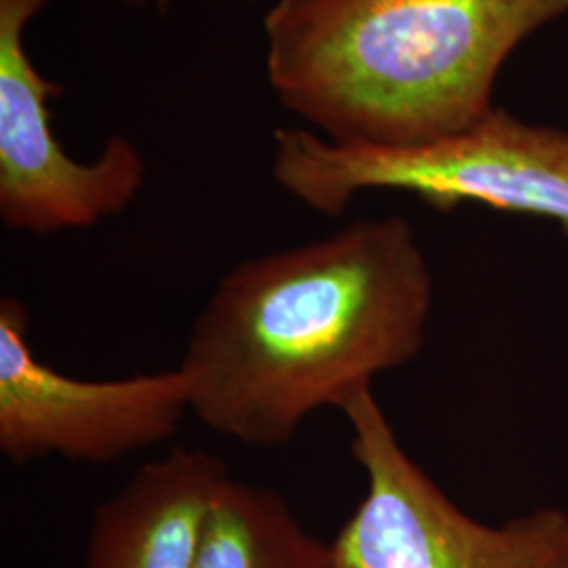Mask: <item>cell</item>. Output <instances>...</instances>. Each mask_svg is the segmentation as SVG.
Instances as JSON below:
<instances>
[{
    "label": "cell",
    "mask_w": 568,
    "mask_h": 568,
    "mask_svg": "<svg viewBox=\"0 0 568 568\" xmlns=\"http://www.w3.org/2000/svg\"><path fill=\"white\" fill-rule=\"evenodd\" d=\"M230 478L220 457L171 448L100 504L82 568H194L206 511Z\"/></svg>",
    "instance_id": "cell-7"
},
{
    "label": "cell",
    "mask_w": 568,
    "mask_h": 568,
    "mask_svg": "<svg viewBox=\"0 0 568 568\" xmlns=\"http://www.w3.org/2000/svg\"><path fill=\"white\" fill-rule=\"evenodd\" d=\"M178 0H148V7H152L156 13H169Z\"/></svg>",
    "instance_id": "cell-9"
},
{
    "label": "cell",
    "mask_w": 568,
    "mask_h": 568,
    "mask_svg": "<svg viewBox=\"0 0 568 568\" xmlns=\"http://www.w3.org/2000/svg\"><path fill=\"white\" fill-rule=\"evenodd\" d=\"M568 0H274L265 77L335 143L417 145L493 110L509 53Z\"/></svg>",
    "instance_id": "cell-2"
},
{
    "label": "cell",
    "mask_w": 568,
    "mask_h": 568,
    "mask_svg": "<svg viewBox=\"0 0 568 568\" xmlns=\"http://www.w3.org/2000/svg\"><path fill=\"white\" fill-rule=\"evenodd\" d=\"M194 568H335V558L278 490L230 476L206 511Z\"/></svg>",
    "instance_id": "cell-8"
},
{
    "label": "cell",
    "mask_w": 568,
    "mask_h": 568,
    "mask_svg": "<svg viewBox=\"0 0 568 568\" xmlns=\"http://www.w3.org/2000/svg\"><path fill=\"white\" fill-rule=\"evenodd\" d=\"M187 413L180 368L110 382L70 377L34 354L26 304L0 300V453L9 464L51 455L112 464L173 438Z\"/></svg>",
    "instance_id": "cell-6"
},
{
    "label": "cell",
    "mask_w": 568,
    "mask_h": 568,
    "mask_svg": "<svg viewBox=\"0 0 568 568\" xmlns=\"http://www.w3.org/2000/svg\"><path fill=\"white\" fill-rule=\"evenodd\" d=\"M434 281L405 217L358 220L225 272L190 328V413L244 447L288 445L305 419L410 363Z\"/></svg>",
    "instance_id": "cell-1"
},
{
    "label": "cell",
    "mask_w": 568,
    "mask_h": 568,
    "mask_svg": "<svg viewBox=\"0 0 568 568\" xmlns=\"http://www.w3.org/2000/svg\"><path fill=\"white\" fill-rule=\"evenodd\" d=\"M339 410L366 493L331 541L335 568H568L565 509L483 525L406 455L371 387Z\"/></svg>",
    "instance_id": "cell-4"
},
{
    "label": "cell",
    "mask_w": 568,
    "mask_h": 568,
    "mask_svg": "<svg viewBox=\"0 0 568 568\" xmlns=\"http://www.w3.org/2000/svg\"><path fill=\"white\" fill-rule=\"evenodd\" d=\"M270 175L295 201L342 215L366 190H400L453 211L464 203L546 217L568 236V131L493 108L447 138L417 145L328 142L312 129L272 135Z\"/></svg>",
    "instance_id": "cell-3"
},
{
    "label": "cell",
    "mask_w": 568,
    "mask_h": 568,
    "mask_svg": "<svg viewBox=\"0 0 568 568\" xmlns=\"http://www.w3.org/2000/svg\"><path fill=\"white\" fill-rule=\"evenodd\" d=\"M116 2H121L124 7H133V9H142V7H148V0H116Z\"/></svg>",
    "instance_id": "cell-10"
},
{
    "label": "cell",
    "mask_w": 568,
    "mask_h": 568,
    "mask_svg": "<svg viewBox=\"0 0 568 568\" xmlns=\"http://www.w3.org/2000/svg\"><path fill=\"white\" fill-rule=\"evenodd\" d=\"M51 0H0V222L11 232L51 236L89 230L124 213L145 185L143 154L112 133L102 152L72 159L51 129L49 103L61 84L30 58L28 26Z\"/></svg>",
    "instance_id": "cell-5"
}]
</instances>
